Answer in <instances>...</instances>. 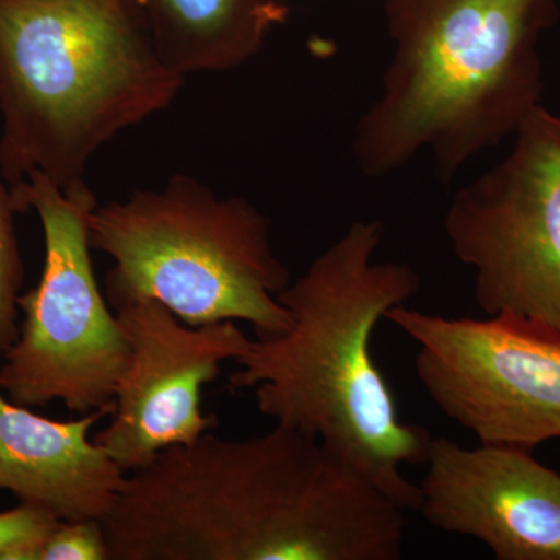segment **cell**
I'll list each match as a JSON object with an SVG mask.
<instances>
[{
	"label": "cell",
	"instance_id": "7",
	"mask_svg": "<svg viewBox=\"0 0 560 560\" xmlns=\"http://www.w3.org/2000/svg\"><path fill=\"white\" fill-rule=\"evenodd\" d=\"M456 259L475 275L486 316L560 335V116L540 105L510 153L460 187L444 215Z\"/></svg>",
	"mask_w": 560,
	"mask_h": 560
},
{
	"label": "cell",
	"instance_id": "12",
	"mask_svg": "<svg viewBox=\"0 0 560 560\" xmlns=\"http://www.w3.org/2000/svg\"><path fill=\"white\" fill-rule=\"evenodd\" d=\"M162 60L186 79L237 69L289 21L282 0H138Z\"/></svg>",
	"mask_w": 560,
	"mask_h": 560
},
{
	"label": "cell",
	"instance_id": "15",
	"mask_svg": "<svg viewBox=\"0 0 560 560\" xmlns=\"http://www.w3.org/2000/svg\"><path fill=\"white\" fill-rule=\"evenodd\" d=\"M36 560H109L101 521H60L40 545Z\"/></svg>",
	"mask_w": 560,
	"mask_h": 560
},
{
	"label": "cell",
	"instance_id": "14",
	"mask_svg": "<svg viewBox=\"0 0 560 560\" xmlns=\"http://www.w3.org/2000/svg\"><path fill=\"white\" fill-rule=\"evenodd\" d=\"M58 523L60 518L50 511L27 503L0 512V560H36Z\"/></svg>",
	"mask_w": 560,
	"mask_h": 560
},
{
	"label": "cell",
	"instance_id": "8",
	"mask_svg": "<svg viewBox=\"0 0 560 560\" xmlns=\"http://www.w3.org/2000/svg\"><path fill=\"white\" fill-rule=\"evenodd\" d=\"M385 319L418 346L427 396L481 444L534 452L560 440V335L512 316L447 318L407 304Z\"/></svg>",
	"mask_w": 560,
	"mask_h": 560
},
{
	"label": "cell",
	"instance_id": "1",
	"mask_svg": "<svg viewBox=\"0 0 560 560\" xmlns=\"http://www.w3.org/2000/svg\"><path fill=\"white\" fill-rule=\"evenodd\" d=\"M109 560H397L405 510L300 430H215L131 471L103 517Z\"/></svg>",
	"mask_w": 560,
	"mask_h": 560
},
{
	"label": "cell",
	"instance_id": "2",
	"mask_svg": "<svg viewBox=\"0 0 560 560\" xmlns=\"http://www.w3.org/2000/svg\"><path fill=\"white\" fill-rule=\"evenodd\" d=\"M382 238L381 221H355L291 280L278 296L289 330L250 341L230 386L253 389L261 415L316 438L418 511L419 488L404 467L425 464L433 436L401 420L372 337L390 308L418 294L420 278L411 265L374 260Z\"/></svg>",
	"mask_w": 560,
	"mask_h": 560
},
{
	"label": "cell",
	"instance_id": "13",
	"mask_svg": "<svg viewBox=\"0 0 560 560\" xmlns=\"http://www.w3.org/2000/svg\"><path fill=\"white\" fill-rule=\"evenodd\" d=\"M13 197L0 180V359L16 341L20 331V298L24 282V261L18 242Z\"/></svg>",
	"mask_w": 560,
	"mask_h": 560
},
{
	"label": "cell",
	"instance_id": "3",
	"mask_svg": "<svg viewBox=\"0 0 560 560\" xmlns=\"http://www.w3.org/2000/svg\"><path fill=\"white\" fill-rule=\"evenodd\" d=\"M558 0H385L393 57L357 121L353 158L382 178L433 156L453 178L517 132L544 101L539 44Z\"/></svg>",
	"mask_w": 560,
	"mask_h": 560
},
{
	"label": "cell",
	"instance_id": "5",
	"mask_svg": "<svg viewBox=\"0 0 560 560\" xmlns=\"http://www.w3.org/2000/svg\"><path fill=\"white\" fill-rule=\"evenodd\" d=\"M90 243L114 261L110 307L161 302L187 326L243 320L257 337L289 330L280 291L291 272L271 242V221L241 197L220 198L194 176L135 190L90 213Z\"/></svg>",
	"mask_w": 560,
	"mask_h": 560
},
{
	"label": "cell",
	"instance_id": "9",
	"mask_svg": "<svg viewBox=\"0 0 560 560\" xmlns=\"http://www.w3.org/2000/svg\"><path fill=\"white\" fill-rule=\"evenodd\" d=\"M130 348L117 386L110 423L94 441L125 474L145 467L158 453L189 445L219 418L201 410L202 388L237 360L249 338L235 320L191 327L161 302L138 300L114 307Z\"/></svg>",
	"mask_w": 560,
	"mask_h": 560
},
{
	"label": "cell",
	"instance_id": "4",
	"mask_svg": "<svg viewBox=\"0 0 560 560\" xmlns=\"http://www.w3.org/2000/svg\"><path fill=\"white\" fill-rule=\"evenodd\" d=\"M184 80L138 0H0V175L88 187L92 156L167 109Z\"/></svg>",
	"mask_w": 560,
	"mask_h": 560
},
{
	"label": "cell",
	"instance_id": "6",
	"mask_svg": "<svg viewBox=\"0 0 560 560\" xmlns=\"http://www.w3.org/2000/svg\"><path fill=\"white\" fill-rule=\"evenodd\" d=\"M18 213L35 210L44 232L38 285L18 298L22 323L0 368V389L22 407L61 400L70 412L108 407L130 360L116 313L91 259V187L62 191L43 173L10 187Z\"/></svg>",
	"mask_w": 560,
	"mask_h": 560
},
{
	"label": "cell",
	"instance_id": "10",
	"mask_svg": "<svg viewBox=\"0 0 560 560\" xmlns=\"http://www.w3.org/2000/svg\"><path fill=\"white\" fill-rule=\"evenodd\" d=\"M423 466L418 511L431 526L499 560H560V475L533 452L433 438Z\"/></svg>",
	"mask_w": 560,
	"mask_h": 560
},
{
	"label": "cell",
	"instance_id": "11",
	"mask_svg": "<svg viewBox=\"0 0 560 560\" xmlns=\"http://www.w3.org/2000/svg\"><path fill=\"white\" fill-rule=\"evenodd\" d=\"M113 411L110 404L79 419L54 420L14 404L0 389V489L60 521L102 522L127 480L90 440Z\"/></svg>",
	"mask_w": 560,
	"mask_h": 560
}]
</instances>
